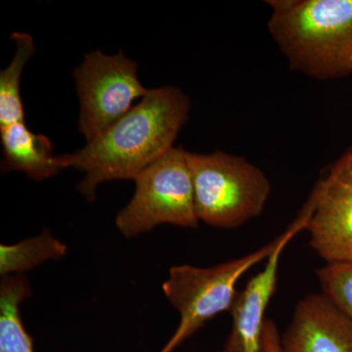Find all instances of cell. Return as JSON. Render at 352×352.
Returning <instances> with one entry per match:
<instances>
[{
	"mask_svg": "<svg viewBox=\"0 0 352 352\" xmlns=\"http://www.w3.org/2000/svg\"><path fill=\"white\" fill-rule=\"evenodd\" d=\"M135 191L115 219L124 237H138L162 224L196 228L193 179L182 148H171L136 176Z\"/></svg>",
	"mask_w": 352,
	"mask_h": 352,
	"instance_id": "5b68a950",
	"label": "cell"
},
{
	"mask_svg": "<svg viewBox=\"0 0 352 352\" xmlns=\"http://www.w3.org/2000/svg\"><path fill=\"white\" fill-rule=\"evenodd\" d=\"M189 108L188 97L178 88L149 89L138 105L100 135L78 151L60 156L64 170L82 171L78 191L94 201L102 183L134 180L175 147Z\"/></svg>",
	"mask_w": 352,
	"mask_h": 352,
	"instance_id": "6da1fadb",
	"label": "cell"
},
{
	"mask_svg": "<svg viewBox=\"0 0 352 352\" xmlns=\"http://www.w3.org/2000/svg\"><path fill=\"white\" fill-rule=\"evenodd\" d=\"M16 51L10 64L0 72V127L25 122L24 104L21 97V78L25 64L36 53L31 34H11Z\"/></svg>",
	"mask_w": 352,
	"mask_h": 352,
	"instance_id": "4fadbf2b",
	"label": "cell"
},
{
	"mask_svg": "<svg viewBox=\"0 0 352 352\" xmlns=\"http://www.w3.org/2000/svg\"><path fill=\"white\" fill-rule=\"evenodd\" d=\"M68 247L58 240L48 229L38 235L16 244L0 245V275H23L46 261H59L67 254Z\"/></svg>",
	"mask_w": 352,
	"mask_h": 352,
	"instance_id": "7c38bea8",
	"label": "cell"
},
{
	"mask_svg": "<svg viewBox=\"0 0 352 352\" xmlns=\"http://www.w3.org/2000/svg\"><path fill=\"white\" fill-rule=\"evenodd\" d=\"M270 30L295 69L317 78L351 73L352 0L270 1Z\"/></svg>",
	"mask_w": 352,
	"mask_h": 352,
	"instance_id": "7a4b0ae2",
	"label": "cell"
},
{
	"mask_svg": "<svg viewBox=\"0 0 352 352\" xmlns=\"http://www.w3.org/2000/svg\"><path fill=\"white\" fill-rule=\"evenodd\" d=\"M351 73H352V66H351Z\"/></svg>",
	"mask_w": 352,
	"mask_h": 352,
	"instance_id": "2e32d148",
	"label": "cell"
},
{
	"mask_svg": "<svg viewBox=\"0 0 352 352\" xmlns=\"http://www.w3.org/2000/svg\"><path fill=\"white\" fill-rule=\"evenodd\" d=\"M264 346L266 352H282L281 336L274 321L267 318L264 328Z\"/></svg>",
	"mask_w": 352,
	"mask_h": 352,
	"instance_id": "9a60e30c",
	"label": "cell"
},
{
	"mask_svg": "<svg viewBox=\"0 0 352 352\" xmlns=\"http://www.w3.org/2000/svg\"><path fill=\"white\" fill-rule=\"evenodd\" d=\"M138 65L120 51L104 54L85 53L72 74L80 104L78 131L87 142L94 140L132 108V103L149 89L139 80Z\"/></svg>",
	"mask_w": 352,
	"mask_h": 352,
	"instance_id": "8992f818",
	"label": "cell"
},
{
	"mask_svg": "<svg viewBox=\"0 0 352 352\" xmlns=\"http://www.w3.org/2000/svg\"><path fill=\"white\" fill-rule=\"evenodd\" d=\"M199 221L236 228L258 217L270 195L263 171L244 157L224 152H187Z\"/></svg>",
	"mask_w": 352,
	"mask_h": 352,
	"instance_id": "3957f363",
	"label": "cell"
},
{
	"mask_svg": "<svg viewBox=\"0 0 352 352\" xmlns=\"http://www.w3.org/2000/svg\"><path fill=\"white\" fill-rule=\"evenodd\" d=\"M282 352H352V321L323 293L296 303Z\"/></svg>",
	"mask_w": 352,
	"mask_h": 352,
	"instance_id": "9c48e42d",
	"label": "cell"
},
{
	"mask_svg": "<svg viewBox=\"0 0 352 352\" xmlns=\"http://www.w3.org/2000/svg\"><path fill=\"white\" fill-rule=\"evenodd\" d=\"M310 198L312 250L327 263H352V147L340 156Z\"/></svg>",
	"mask_w": 352,
	"mask_h": 352,
	"instance_id": "52a82bcc",
	"label": "cell"
},
{
	"mask_svg": "<svg viewBox=\"0 0 352 352\" xmlns=\"http://www.w3.org/2000/svg\"><path fill=\"white\" fill-rule=\"evenodd\" d=\"M281 235L261 249L242 258L210 266H173L162 289L168 302L177 310L179 325L160 352H175L208 321L222 312L230 311L239 292L241 278L254 265L265 261L276 250Z\"/></svg>",
	"mask_w": 352,
	"mask_h": 352,
	"instance_id": "277c9868",
	"label": "cell"
},
{
	"mask_svg": "<svg viewBox=\"0 0 352 352\" xmlns=\"http://www.w3.org/2000/svg\"><path fill=\"white\" fill-rule=\"evenodd\" d=\"M317 277L322 293L352 321V263H327Z\"/></svg>",
	"mask_w": 352,
	"mask_h": 352,
	"instance_id": "5bb4252c",
	"label": "cell"
},
{
	"mask_svg": "<svg viewBox=\"0 0 352 352\" xmlns=\"http://www.w3.org/2000/svg\"><path fill=\"white\" fill-rule=\"evenodd\" d=\"M314 212V201L309 198L302 212L281 235L276 250L266 259L263 270L251 278L238 294L230 309L232 326L223 349L220 352H266L264 328L268 305L277 288L280 259L289 242L307 230Z\"/></svg>",
	"mask_w": 352,
	"mask_h": 352,
	"instance_id": "ba28073f",
	"label": "cell"
},
{
	"mask_svg": "<svg viewBox=\"0 0 352 352\" xmlns=\"http://www.w3.org/2000/svg\"><path fill=\"white\" fill-rule=\"evenodd\" d=\"M31 296L24 275L2 277L0 285V352H34V342L25 330L21 305Z\"/></svg>",
	"mask_w": 352,
	"mask_h": 352,
	"instance_id": "8fae6325",
	"label": "cell"
},
{
	"mask_svg": "<svg viewBox=\"0 0 352 352\" xmlns=\"http://www.w3.org/2000/svg\"><path fill=\"white\" fill-rule=\"evenodd\" d=\"M2 173L22 171L43 182L64 170L60 156L53 155V143L44 134L34 133L24 122L0 127Z\"/></svg>",
	"mask_w": 352,
	"mask_h": 352,
	"instance_id": "30bf717a",
	"label": "cell"
}]
</instances>
